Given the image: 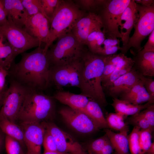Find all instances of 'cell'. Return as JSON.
<instances>
[{
	"label": "cell",
	"mask_w": 154,
	"mask_h": 154,
	"mask_svg": "<svg viewBox=\"0 0 154 154\" xmlns=\"http://www.w3.org/2000/svg\"><path fill=\"white\" fill-rule=\"evenodd\" d=\"M53 98L68 107L82 112L90 99L81 94H76L61 90L57 91Z\"/></svg>",
	"instance_id": "cell-20"
},
{
	"label": "cell",
	"mask_w": 154,
	"mask_h": 154,
	"mask_svg": "<svg viewBox=\"0 0 154 154\" xmlns=\"http://www.w3.org/2000/svg\"><path fill=\"white\" fill-rule=\"evenodd\" d=\"M102 25L99 16L95 13L90 12L77 21L71 32L84 45L86 44L87 38L90 32Z\"/></svg>",
	"instance_id": "cell-16"
},
{
	"label": "cell",
	"mask_w": 154,
	"mask_h": 154,
	"mask_svg": "<svg viewBox=\"0 0 154 154\" xmlns=\"http://www.w3.org/2000/svg\"><path fill=\"white\" fill-rule=\"evenodd\" d=\"M18 63L8 71L11 79L29 89L41 91L50 86V65L43 48L23 52Z\"/></svg>",
	"instance_id": "cell-1"
},
{
	"label": "cell",
	"mask_w": 154,
	"mask_h": 154,
	"mask_svg": "<svg viewBox=\"0 0 154 154\" xmlns=\"http://www.w3.org/2000/svg\"><path fill=\"white\" fill-rule=\"evenodd\" d=\"M42 154H72L69 153L63 152L58 151H44Z\"/></svg>",
	"instance_id": "cell-50"
},
{
	"label": "cell",
	"mask_w": 154,
	"mask_h": 154,
	"mask_svg": "<svg viewBox=\"0 0 154 154\" xmlns=\"http://www.w3.org/2000/svg\"><path fill=\"white\" fill-rule=\"evenodd\" d=\"M59 112L69 126L80 133L89 134L99 129L90 117L82 111L67 106L62 108Z\"/></svg>",
	"instance_id": "cell-12"
},
{
	"label": "cell",
	"mask_w": 154,
	"mask_h": 154,
	"mask_svg": "<svg viewBox=\"0 0 154 154\" xmlns=\"http://www.w3.org/2000/svg\"><path fill=\"white\" fill-rule=\"evenodd\" d=\"M140 129L134 126L131 133L128 135L129 150L131 154H140L139 133Z\"/></svg>",
	"instance_id": "cell-29"
},
{
	"label": "cell",
	"mask_w": 154,
	"mask_h": 154,
	"mask_svg": "<svg viewBox=\"0 0 154 154\" xmlns=\"http://www.w3.org/2000/svg\"><path fill=\"white\" fill-rule=\"evenodd\" d=\"M153 131L150 129H140L139 133L140 154H144L151 146V133Z\"/></svg>",
	"instance_id": "cell-28"
},
{
	"label": "cell",
	"mask_w": 154,
	"mask_h": 154,
	"mask_svg": "<svg viewBox=\"0 0 154 154\" xmlns=\"http://www.w3.org/2000/svg\"><path fill=\"white\" fill-rule=\"evenodd\" d=\"M21 154H25V153H24L23 151H22V152H21Z\"/></svg>",
	"instance_id": "cell-51"
},
{
	"label": "cell",
	"mask_w": 154,
	"mask_h": 154,
	"mask_svg": "<svg viewBox=\"0 0 154 154\" xmlns=\"http://www.w3.org/2000/svg\"><path fill=\"white\" fill-rule=\"evenodd\" d=\"M0 129L5 135L17 140L21 145L25 144L23 131L20 126L16 123L5 117H0Z\"/></svg>",
	"instance_id": "cell-25"
},
{
	"label": "cell",
	"mask_w": 154,
	"mask_h": 154,
	"mask_svg": "<svg viewBox=\"0 0 154 154\" xmlns=\"http://www.w3.org/2000/svg\"><path fill=\"white\" fill-rule=\"evenodd\" d=\"M21 0L28 16L38 13H42L44 15L40 0Z\"/></svg>",
	"instance_id": "cell-30"
},
{
	"label": "cell",
	"mask_w": 154,
	"mask_h": 154,
	"mask_svg": "<svg viewBox=\"0 0 154 154\" xmlns=\"http://www.w3.org/2000/svg\"><path fill=\"white\" fill-rule=\"evenodd\" d=\"M126 101L135 105L142 104L149 101L154 102L151 100L149 94L144 87L134 96Z\"/></svg>",
	"instance_id": "cell-33"
},
{
	"label": "cell",
	"mask_w": 154,
	"mask_h": 154,
	"mask_svg": "<svg viewBox=\"0 0 154 154\" xmlns=\"http://www.w3.org/2000/svg\"><path fill=\"white\" fill-rule=\"evenodd\" d=\"M24 134L25 144L27 148L25 154H42L43 136L45 129L41 123H20Z\"/></svg>",
	"instance_id": "cell-13"
},
{
	"label": "cell",
	"mask_w": 154,
	"mask_h": 154,
	"mask_svg": "<svg viewBox=\"0 0 154 154\" xmlns=\"http://www.w3.org/2000/svg\"><path fill=\"white\" fill-rule=\"evenodd\" d=\"M57 39L56 43L46 53L50 67L66 64L82 58L85 52L83 45L71 31Z\"/></svg>",
	"instance_id": "cell-5"
},
{
	"label": "cell",
	"mask_w": 154,
	"mask_h": 154,
	"mask_svg": "<svg viewBox=\"0 0 154 154\" xmlns=\"http://www.w3.org/2000/svg\"><path fill=\"white\" fill-rule=\"evenodd\" d=\"M42 145L44 151H58L55 140L51 133L45 129Z\"/></svg>",
	"instance_id": "cell-36"
},
{
	"label": "cell",
	"mask_w": 154,
	"mask_h": 154,
	"mask_svg": "<svg viewBox=\"0 0 154 154\" xmlns=\"http://www.w3.org/2000/svg\"><path fill=\"white\" fill-rule=\"evenodd\" d=\"M5 134L0 129V154L2 152L5 147Z\"/></svg>",
	"instance_id": "cell-48"
},
{
	"label": "cell",
	"mask_w": 154,
	"mask_h": 154,
	"mask_svg": "<svg viewBox=\"0 0 154 154\" xmlns=\"http://www.w3.org/2000/svg\"><path fill=\"white\" fill-rule=\"evenodd\" d=\"M53 98L40 91L28 89L18 120L20 123H31L50 121L55 112Z\"/></svg>",
	"instance_id": "cell-3"
},
{
	"label": "cell",
	"mask_w": 154,
	"mask_h": 154,
	"mask_svg": "<svg viewBox=\"0 0 154 154\" xmlns=\"http://www.w3.org/2000/svg\"><path fill=\"white\" fill-rule=\"evenodd\" d=\"M143 49L146 50H154V30L149 35Z\"/></svg>",
	"instance_id": "cell-43"
},
{
	"label": "cell",
	"mask_w": 154,
	"mask_h": 154,
	"mask_svg": "<svg viewBox=\"0 0 154 154\" xmlns=\"http://www.w3.org/2000/svg\"><path fill=\"white\" fill-rule=\"evenodd\" d=\"M42 9L44 15L49 20L56 9L58 0H40Z\"/></svg>",
	"instance_id": "cell-32"
},
{
	"label": "cell",
	"mask_w": 154,
	"mask_h": 154,
	"mask_svg": "<svg viewBox=\"0 0 154 154\" xmlns=\"http://www.w3.org/2000/svg\"><path fill=\"white\" fill-rule=\"evenodd\" d=\"M109 141L106 134L93 141L90 144V154H98L105 145Z\"/></svg>",
	"instance_id": "cell-35"
},
{
	"label": "cell",
	"mask_w": 154,
	"mask_h": 154,
	"mask_svg": "<svg viewBox=\"0 0 154 154\" xmlns=\"http://www.w3.org/2000/svg\"><path fill=\"white\" fill-rule=\"evenodd\" d=\"M114 149L113 145L109 140L98 154H112Z\"/></svg>",
	"instance_id": "cell-46"
},
{
	"label": "cell",
	"mask_w": 154,
	"mask_h": 154,
	"mask_svg": "<svg viewBox=\"0 0 154 154\" xmlns=\"http://www.w3.org/2000/svg\"><path fill=\"white\" fill-rule=\"evenodd\" d=\"M138 73L133 68L115 81L106 89L113 98H117L128 92L139 80Z\"/></svg>",
	"instance_id": "cell-17"
},
{
	"label": "cell",
	"mask_w": 154,
	"mask_h": 154,
	"mask_svg": "<svg viewBox=\"0 0 154 154\" xmlns=\"http://www.w3.org/2000/svg\"><path fill=\"white\" fill-rule=\"evenodd\" d=\"M131 0H104L98 8L106 38H121L119 26L121 16Z\"/></svg>",
	"instance_id": "cell-6"
},
{
	"label": "cell",
	"mask_w": 154,
	"mask_h": 154,
	"mask_svg": "<svg viewBox=\"0 0 154 154\" xmlns=\"http://www.w3.org/2000/svg\"><path fill=\"white\" fill-rule=\"evenodd\" d=\"M21 146L17 140L5 135V147L7 154H21L23 151Z\"/></svg>",
	"instance_id": "cell-31"
},
{
	"label": "cell",
	"mask_w": 154,
	"mask_h": 154,
	"mask_svg": "<svg viewBox=\"0 0 154 154\" xmlns=\"http://www.w3.org/2000/svg\"><path fill=\"white\" fill-rule=\"evenodd\" d=\"M1 68L0 67V69Z\"/></svg>",
	"instance_id": "cell-52"
},
{
	"label": "cell",
	"mask_w": 154,
	"mask_h": 154,
	"mask_svg": "<svg viewBox=\"0 0 154 154\" xmlns=\"http://www.w3.org/2000/svg\"><path fill=\"white\" fill-rule=\"evenodd\" d=\"M7 88L6 86L3 90L0 92V110L3 103Z\"/></svg>",
	"instance_id": "cell-49"
},
{
	"label": "cell",
	"mask_w": 154,
	"mask_h": 154,
	"mask_svg": "<svg viewBox=\"0 0 154 154\" xmlns=\"http://www.w3.org/2000/svg\"><path fill=\"white\" fill-rule=\"evenodd\" d=\"M8 22L23 28L28 16L21 0H3Z\"/></svg>",
	"instance_id": "cell-19"
},
{
	"label": "cell",
	"mask_w": 154,
	"mask_h": 154,
	"mask_svg": "<svg viewBox=\"0 0 154 154\" xmlns=\"http://www.w3.org/2000/svg\"><path fill=\"white\" fill-rule=\"evenodd\" d=\"M124 117L122 115L116 112L109 114L106 119L109 128L119 132H128V126L124 121Z\"/></svg>",
	"instance_id": "cell-27"
},
{
	"label": "cell",
	"mask_w": 154,
	"mask_h": 154,
	"mask_svg": "<svg viewBox=\"0 0 154 154\" xmlns=\"http://www.w3.org/2000/svg\"><path fill=\"white\" fill-rule=\"evenodd\" d=\"M121 47L119 45L112 46L104 47L101 48L97 54L103 56H106L116 53L120 50Z\"/></svg>",
	"instance_id": "cell-40"
},
{
	"label": "cell",
	"mask_w": 154,
	"mask_h": 154,
	"mask_svg": "<svg viewBox=\"0 0 154 154\" xmlns=\"http://www.w3.org/2000/svg\"><path fill=\"white\" fill-rule=\"evenodd\" d=\"M136 5L139 17L133 27L134 33L127 44L120 50L125 55L131 49L135 51L133 54L142 49V42L154 30V4L148 7Z\"/></svg>",
	"instance_id": "cell-7"
},
{
	"label": "cell",
	"mask_w": 154,
	"mask_h": 154,
	"mask_svg": "<svg viewBox=\"0 0 154 154\" xmlns=\"http://www.w3.org/2000/svg\"><path fill=\"white\" fill-rule=\"evenodd\" d=\"M105 132L116 154H129L128 131L116 133L107 128Z\"/></svg>",
	"instance_id": "cell-23"
},
{
	"label": "cell",
	"mask_w": 154,
	"mask_h": 154,
	"mask_svg": "<svg viewBox=\"0 0 154 154\" xmlns=\"http://www.w3.org/2000/svg\"><path fill=\"white\" fill-rule=\"evenodd\" d=\"M103 0H80L78 2L85 9L94 13L98 6L103 2Z\"/></svg>",
	"instance_id": "cell-38"
},
{
	"label": "cell",
	"mask_w": 154,
	"mask_h": 154,
	"mask_svg": "<svg viewBox=\"0 0 154 154\" xmlns=\"http://www.w3.org/2000/svg\"><path fill=\"white\" fill-rule=\"evenodd\" d=\"M83 64L81 58L66 64L50 67V85H54L59 90L66 87L79 88Z\"/></svg>",
	"instance_id": "cell-8"
},
{
	"label": "cell",
	"mask_w": 154,
	"mask_h": 154,
	"mask_svg": "<svg viewBox=\"0 0 154 154\" xmlns=\"http://www.w3.org/2000/svg\"><path fill=\"white\" fill-rule=\"evenodd\" d=\"M50 21L42 13L28 16L23 28L32 36L37 38L45 45L49 37Z\"/></svg>",
	"instance_id": "cell-14"
},
{
	"label": "cell",
	"mask_w": 154,
	"mask_h": 154,
	"mask_svg": "<svg viewBox=\"0 0 154 154\" xmlns=\"http://www.w3.org/2000/svg\"><path fill=\"white\" fill-rule=\"evenodd\" d=\"M147 120L151 128L154 127V104H153L140 112Z\"/></svg>",
	"instance_id": "cell-39"
},
{
	"label": "cell",
	"mask_w": 154,
	"mask_h": 154,
	"mask_svg": "<svg viewBox=\"0 0 154 154\" xmlns=\"http://www.w3.org/2000/svg\"><path fill=\"white\" fill-rule=\"evenodd\" d=\"M133 68L145 76H154V50H146L143 48L134 54Z\"/></svg>",
	"instance_id": "cell-18"
},
{
	"label": "cell",
	"mask_w": 154,
	"mask_h": 154,
	"mask_svg": "<svg viewBox=\"0 0 154 154\" xmlns=\"http://www.w3.org/2000/svg\"><path fill=\"white\" fill-rule=\"evenodd\" d=\"M138 73L139 80L143 82L151 100L154 101V80L150 77L145 76Z\"/></svg>",
	"instance_id": "cell-37"
},
{
	"label": "cell",
	"mask_w": 154,
	"mask_h": 154,
	"mask_svg": "<svg viewBox=\"0 0 154 154\" xmlns=\"http://www.w3.org/2000/svg\"><path fill=\"white\" fill-rule=\"evenodd\" d=\"M103 25H100L92 30L88 35L86 45L91 52L96 54L106 38L102 29Z\"/></svg>",
	"instance_id": "cell-26"
},
{
	"label": "cell",
	"mask_w": 154,
	"mask_h": 154,
	"mask_svg": "<svg viewBox=\"0 0 154 154\" xmlns=\"http://www.w3.org/2000/svg\"><path fill=\"white\" fill-rule=\"evenodd\" d=\"M153 104L154 102L149 101L144 104L135 105L125 100L113 98V102L111 105L114 109L116 113L126 117L139 113Z\"/></svg>",
	"instance_id": "cell-21"
},
{
	"label": "cell",
	"mask_w": 154,
	"mask_h": 154,
	"mask_svg": "<svg viewBox=\"0 0 154 154\" xmlns=\"http://www.w3.org/2000/svg\"><path fill=\"white\" fill-rule=\"evenodd\" d=\"M8 23L5 8L3 0H0V27Z\"/></svg>",
	"instance_id": "cell-42"
},
{
	"label": "cell",
	"mask_w": 154,
	"mask_h": 154,
	"mask_svg": "<svg viewBox=\"0 0 154 154\" xmlns=\"http://www.w3.org/2000/svg\"><path fill=\"white\" fill-rule=\"evenodd\" d=\"M0 31L5 37L17 56L25 51L41 46V43L28 34L23 28L8 23L0 27Z\"/></svg>",
	"instance_id": "cell-10"
},
{
	"label": "cell",
	"mask_w": 154,
	"mask_h": 154,
	"mask_svg": "<svg viewBox=\"0 0 154 154\" xmlns=\"http://www.w3.org/2000/svg\"><path fill=\"white\" fill-rule=\"evenodd\" d=\"M136 3L142 6L148 7L154 4V0H134Z\"/></svg>",
	"instance_id": "cell-47"
},
{
	"label": "cell",
	"mask_w": 154,
	"mask_h": 154,
	"mask_svg": "<svg viewBox=\"0 0 154 154\" xmlns=\"http://www.w3.org/2000/svg\"><path fill=\"white\" fill-rule=\"evenodd\" d=\"M41 123L53 137L57 150L72 154H88L77 140L50 121Z\"/></svg>",
	"instance_id": "cell-11"
},
{
	"label": "cell",
	"mask_w": 154,
	"mask_h": 154,
	"mask_svg": "<svg viewBox=\"0 0 154 154\" xmlns=\"http://www.w3.org/2000/svg\"><path fill=\"white\" fill-rule=\"evenodd\" d=\"M116 66L114 64L105 62L102 76V83L107 78L114 72Z\"/></svg>",
	"instance_id": "cell-41"
},
{
	"label": "cell",
	"mask_w": 154,
	"mask_h": 154,
	"mask_svg": "<svg viewBox=\"0 0 154 154\" xmlns=\"http://www.w3.org/2000/svg\"><path fill=\"white\" fill-rule=\"evenodd\" d=\"M82 58L83 67L79 88L81 94L100 105H106L107 102L102 83L105 64V56L85 51Z\"/></svg>",
	"instance_id": "cell-2"
},
{
	"label": "cell",
	"mask_w": 154,
	"mask_h": 154,
	"mask_svg": "<svg viewBox=\"0 0 154 154\" xmlns=\"http://www.w3.org/2000/svg\"><path fill=\"white\" fill-rule=\"evenodd\" d=\"M118 45H119V41L118 38H106L97 53L102 47L112 46Z\"/></svg>",
	"instance_id": "cell-45"
},
{
	"label": "cell",
	"mask_w": 154,
	"mask_h": 154,
	"mask_svg": "<svg viewBox=\"0 0 154 154\" xmlns=\"http://www.w3.org/2000/svg\"><path fill=\"white\" fill-rule=\"evenodd\" d=\"M82 112L90 117L99 129L109 128L100 105L95 101L90 99Z\"/></svg>",
	"instance_id": "cell-24"
},
{
	"label": "cell",
	"mask_w": 154,
	"mask_h": 154,
	"mask_svg": "<svg viewBox=\"0 0 154 154\" xmlns=\"http://www.w3.org/2000/svg\"><path fill=\"white\" fill-rule=\"evenodd\" d=\"M130 118V123L134 126L138 127L140 129H150L153 131V130L140 112L132 115Z\"/></svg>",
	"instance_id": "cell-34"
},
{
	"label": "cell",
	"mask_w": 154,
	"mask_h": 154,
	"mask_svg": "<svg viewBox=\"0 0 154 154\" xmlns=\"http://www.w3.org/2000/svg\"><path fill=\"white\" fill-rule=\"evenodd\" d=\"M84 13L72 2L59 0L50 22L48 41L43 48L46 53L53 42L61 36L71 32Z\"/></svg>",
	"instance_id": "cell-4"
},
{
	"label": "cell",
	"mask_w": 154,
	"mask_h": 154,
	"mask_svg": "<svg viewBox=\"0 0 154 154\" xmlns=\"http://www.w3.org/2000/svg\"><path fill=\"white\" fill-rule=\"evenodd\" d=\"M11 79L0 110V117L16 123L28 89Z\"/></svg>",
	"instance_id": "cell-9"
},
{
	"label": "cell",
	"mask_w": 154,
	"mask_h": 154,
	"mask_svg": "<svg viewBox=\"0 0 154 154\" xmlns=\"http://www.w3.org/2000/svg\"><path fill=\"white\" fill-rule=\"evenodd\" d=\"M16 56L6 38L0 31V67L8 71Z\"/></svg>",
	"instance_id": "cell-22"
},
{
	"label": "cell",
	"mask_w": 154,
	"mask_h": 154,
	"mask_svg": "<svg viewBox=\"0 0 154 154\" xmlns=\"http://www.w3.org/2000/svg\"><path fill=\"white\" fill-rule=\"evenodd\" d=\"M139 15L136 3L134 0L131 1L122 13L119 22V29L121 36V46H125L130 38L132 30L137 23Z\"/></svg>",
	"instance_id": "cell-15"
},
{
	"label": "cell",
	"mask_w": 154,
	"mask_h": 154,
	"mask_svg": "<svg viewBox=\"0 0 154 154\" xmlns=\"http://www.w3.org/2000/svg\"><path fill=\"white\" fill-rule=\"evenodd\" d=\"M8 75V71L3 68L0 69V92L5 87V81L6 76Z\"/></svg>",
	"instance_id": "cell-44"
}]
</instances>
